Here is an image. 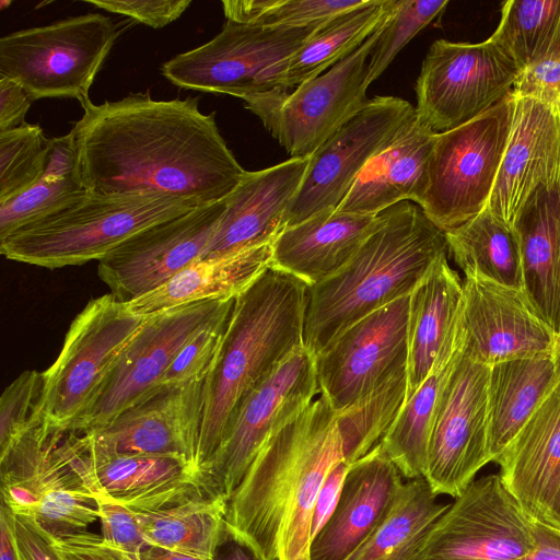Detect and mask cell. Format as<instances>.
Returning a JSON list of instances; mask_svg holds the SVG:
<instances>
[{
  "label": "cell",
  "mask_w": 560,
  "mask_h": 560,
  "mask_svg": "<svg viewBox=\"0 0 560 560\" xmlns=\"http://www.w3.org/2000/svg\"><path fill=\"white\" fill-rule=\"evenodd\" d=\"M71 129L77 176L104 194H156L212 203L225 199L245 170L229 149L214 113L199 97L153 100L150 92L94 104L79 101Z\"/></svg>",
  "instance_id": "cell-1"
},
{
  "label": "cell",
  "mask_w": 560,
  "mask_h": 560,
  "mask_svg": "<svg viewBox=\"0 0 560 560\" xmlns=\"http://www.w3.org/2000/svg\"><path fill=\"white\" fill-rule=\"evenodd\" d=\"M341 459L336 411L319 395L260 448L228 501L226 529L261 560L299 559L317 493Z\"/></svg>",
  "instance_id": "cell-2"
},
{
  "label": "cell",
  "mask_w": 560,
  "mask_h": 560,
  "mask_svg": "<svg viewBox=\"0 0 560 560\" xmlns=\"http://www.w3.org/2000/svg\"><path fill=\"white\" fill-rule=\"evenodd\" d=\"M447 253L445 233L417 203L382 211L352 258L308 287L304 347L316 357L353 323L411 294Z\"/></svg>",
  "instance_id": "cell-3"
},
{
  "label": "cell",
  "mask_w": 560,
  "mask_h": 560,
  "mask_svg": "<svg viewBox=\"0 0 560 560\" xmlns=\"http://www.w3.org/2000/svg\"><path fill=\"white\" fill-rule=\"evenodd\" d=\"M307 292L305 282L270 266L235 298L222 343L203 381L196 454L201 472L245 397L304 346Z\"/></svg>",
  "instance_id": "cell-4"
},
{
  "label": "cell",
  "mask_w": 560,
  "mask_h": 560,
  "mask_svg": "<svg viewBox=\"0 0 560 560\" xmlns=\"http://www.w3.org/2000/svg\"><path fill=\"white\" fill-rule=\"evenodd\" d=\"M0 481L1 501L52 538L89 532L100 520L103 489L81 434L42 418L0 450Z\"/></svg>",
  "instance_id": "cell-5"
},
{
  "label": "cell",
  "mask_w": 560,
  "mask_h": 560,
  "mask_svg": "<svg viewBox=\"0 0 560 560\" xmlns=\"http://www.w3.org/2000/svg\"><path fill=\"white\" fill-rule=\"evenodd\" d=\"M202 205L165 195L86 189L70 207L1 240L0 252L7 259L47 269L100 261L140 231Z\"/></svg>",
  "instance_id": "cell-6"
},
{
  "label": "cell",
  "mask_w": 560,
  "mask_h": 560,
  "mask_svg": "<svg viewBox=\"0 0 560 560\" xmlns=\"http://www.w3.org/2000/svg\"><path fill=\"white\" fill-rule=\"evenodd\" d=\"M322 24L276 27L226 20L211 40L165 61L161 73L180 89L242 100L289 92L283 86L289 61Z\"/></svg>",
  "instance_id": "cell-7"
},
{
  "label": "cell",
  "mask_w": 560,
  "mask_h": 560,
  "mask_svg": "<svg viewBox=\"0 0 560 560\" xmlns=\"http://www.w3.org/2000/svg\"><path fill=\"white\" fill-rule=\"evenodd\" d=\"M515 97L500 102L451 130L435 133L420 207L443 232L487 207L508 144Z\"/></svg>",
  "instance_id": "cell-8"
},
{
  "label": "cell",
  "mask_w": 560,
  "mask_h": 560,
  "mask_svg": "<svg viewBox=\"0 0 560 560\" xmlns=\"http://www.w3.org/2000/svg\"><path fill=\"white\" fill-rule=\"evenodd\" d=\"M147 318L131 313L110 293L89 301L72 320L57 359L42 373L40 418L70 431Z\"/></svg>",
  "instance_id": "cell-9"
},
{
  "label": "cell",
  "mask_w": 560,
  "mask_h": 560,
  "mask_svg": "<svg viewBox=\"0 0 560 560\" xmlns=\"http://www.w3.org/2000/svg\"><path fill=\"white\" fill-rule=\"evenodd\" d=\"M104 14L86 13L0 38V75L19 83L33 100L89 96L117 37Z\"/></svg>",
  "instance_id": "cell-10"
},
{
  "label": "cell",
  "mask_w": 560,
  "mask_h": 560,
  "mask_svg": "<svg viewBox=\"0 0 560 560\" xmlns=\"http://www.w3.org/2000/svg\"><path fill=\"white\" fill-rule=\"evenodd\" d=\"M384 23L354 52L293 92L243 100L291 158L310 156L369 103V60Z\"/></svg>",
  "instance_id": "cell-11"
},
{
  "label": "cell",
  "mask_w": 560,
  "mask_h": 560,
  "mask_svg": "<svg viewBox=\"0 0 560 560\" xmlns=\"http://www.w3.org/2000/svg\"><path fill=\"white\" fill-rule=\"evenodd\" d=\"M521 70L491 39L430 46L417 80V120L434 133L451 130L483 113L513 88Z\"/></svg>",
  "instance_id": "cell-12"
},
{
  "label": "cell",
  "mask_w": 560,
  "mask_h": 560,
  "mask_svg": "<svg viewBox=\"0 0 560 560\" xmlns=\"http://www.w3.org/2000/svg\"><path fill=\"white\" fill-rule=\"evenodd\" d=\"M318 392L315 357L301 346L242 401L202 468L211 492L229 501L267 440L303 411Z\"/></svg>",
  "instance_id": "cell-13"
},
{
  "label": "cell",
  "mask_w": 560,
  "mask_h": 560,
  "mask_svg": "<svg viewBox=\"0 0 560 560\" xmlns=\"http://www.w3.org/2000/svg\"><path fill=\"white\" fill-rule=\"evenodd\" d=\"M534 545V517L492 474L474 479L455 498L415 560H517Z\"/></svg>",
  "instance_id": "cell-14"
},
{
  "label": "cell",
  "mask_w": 560,
  "mask_h": 560,
  "mask_svg": "<svg viewBox=\"0 0 560 560\" xmlns=\"http://www.w3.org/2000/svg\"><path fill=\"white\" fill-rule=\"evenodd\" d=\"M415 107L396 96H376L308 156L285 228L325 210H335L376 155L413 121Z\"/></svg>",
  "instance_id": "cell-15"
},
{
  "label": "cell",
  "mask_w": 560,
  "mask_h": 560,
  "mask_svg": "<svg viewBox=\"0 0 560 560\" xmlns=\"http://www.w3.org/2000/svg\"><path fill=\"white\" fill-rule=\"evenodd\" d=\"M490 365L465 347L436 409L424 478L436 495L459 497L489 462Z\"/></svg>",
  "instance_id": "cell-16"
},
{
  "label": "cell",
  "mask_w": 560,
  "mask_h": 560,
  "mask_svg": "<svg viewBox=\"0 0 560 560\" xmlns=\"http://www.w3.org/2000/svg\"><path fill=\"white\" fill-rule=\"evenodd\" d=\"M410 294L350 325L315 357L319 394L338 412L406 365Z\"/></svg>",
  "instance_id": "cell-17"
},
{
  "label": "cell",
  "mask_w": 560,
  "mask_h": 560,
  "mask_svg": "<svg viewBox=\"0 0 560 560\" xmlns=\"http://www.w3.org/2000/svg\"><path fill=\"white\" fill-rule=\"evenodd\" d=\"M225 205H202L140 231L98 261V277L122 303L160 288L202 258Z\"/></svg>",
  "instance_id": "cell-18"
},
{
  "label": "cell",
  "mask_w": 560,
  "mask_h": 560,
  "mask_svg": "<svg viewBox=\"0 0 560 560\" xmlns=\"http://www.w3.org/2000/svg\"><path fill=\"white\" fill-rule=\"evenodd\" d=\"M233 299L198 301L149 316L92 406L70 431L101 428L161 384L178 350Z\"/></svg>",
  "instance_id": "cell-19"
},
{
  "label": "cell",
  "mask_w": 560,
  "mask_h": 560,
  "mask_svg": "<svg viewBox=\"0 0 560 560\" xmlns=\"http://www.w3.org/2000/svg\"><path fill=\"white\" fill-rule=\"evenodd\" d=\"M203 381L159 385L107 424L80 434L93 455L170 456L197 467Z\"/></svg>",
  "instance_id": "cell-20"
},
{
  "label": "cell",
  "mask_w": 560,
  "mask_h": 560,
  "mask_svg": "<svg viewBox=\"0 0 560 560\" xmlns=\"http://www.w3.org/2000/svg\"><path fill=\"white\" fill-rule=\"evenodd\" d=\"M462 320L466 352L487 365L560 350V336L525 289L465 277Z\"/></svg>",
  "instance_id": "cell-21"
},
{
  "label": "cell",
  "mask_w": 560,
  "mask_h": 560,
  "mask_svg": "<svg viewBox=\"0 0 560 560\" xmlns=\"http://www.w3.org/2000/svg\"><path fill=\"white\" fill-rule=\"evenodd\" d=\"M558 184L560 115L534 100L515 97L508 144L487 208L514 228L532 194Z\"/></svg>",
  "instance_id": "cell-22"
},
{
  "label": "cell",
  "mask_w": 560,
  "mask_h": 560,
  "mask_svg": "<svg viewBox=\"0 0 560 560\" xmlns=\"http://www.w3.org/2000/svg\"><path fill=\"white\" fill-rule=\"evenodd\" d=\"M404 483L380 443L352 463L334 511L310 544V560H348L386 517Z\"/></svg>",
  "instance_id": "cell-23"
},
{
  "label": "cell",
  "mask_w": 560,
  "mask_h": 560,
  "mask_svg": "<svg viewBox=\"0 0 560 560\" xmlns=\"http://www.w3.org/2000/svg\"><path fill=\"white\" fill-rule=\"evenodd\" d=\"M307 164L308 156L290 158L260 171H246L225 198V209L201 259L272 243L285 228Z\"/></svg>",
  "instance_id": "cell-24"
},
{
  "label": "cell",
  "mask_w": 560,
  "mask_h": 560,
  "mask_svg": "<svg viewBox=\"0 0 560 560\" xmlns=\"http://www.w3.org/2000/svg\"><path fill=\"white\" fill-rule=\"evenodd\" d=\"M377 215L325 210L284 228L272 242L271 267L312 287L341 269L375 228Z\"/></svg>",
  "instance_id": "cell-25"
},
{
  "label": "cell",
  "mask_w": 560,
  "mask_h": 560,
  "mask_svg": "<svg viewBox=\"0 0 560 560\" xmlns=\"http://www.w3.org/2000/svg\"><path fill=\"white\" fill-rule=\"evenodd\" d=\"M495 463L513 495L541 520L560 489V384Z\"/></svg>",
  "instance_id": "cell-26"
},
{
  "label": "cell",
  "mask_w": 560,
  "mask_h": 560,
  "mask_svg": "<svg viewBox=\"0 0 560 560\" xmlns=\"http://www.w3.org/2000/svg\"><path fill=\"white\" fill-rule=\"evenodd\" d=\"M91 455L103 491L136 513L159 511L203 494L215 495L203 474L182 458Z\"/></svg>",
  "instance_id": "cell-27"
},
{
  "label": "cell",
  "mask_w": 560,
  "mask_h": 560,
  "mask_svg": "<svg viewBox=\"0 0 560 560\" xmlns=\"http://www.w3.org/2000/svg\"><path fill=\"white\" fill-rule=\"evenodd\" d=\"M435 133L416 120L363 168L336 209L377 215L402 201L420 206Z\"/></svg>",
  "instance_id": "cell-28"
},
{
  "label": "cell",
  "mask_w": 560,
  "mask_h": 560,
  "mask_svg": "<svg viewBox=\"0 0 560 560\" xmlns=\"http://www.w3.org/2000/svg\"><path fill=\"white\" fill-rule=\"evenodd\" d=\"M271 257L272 243H267L198 259L126 305L135 315L149 317L198 301L236 298L271 266Z\"/></svg>",
  "instance_id": "cell-29"
},
{
  "label": "cell",
  "mask_w": 560,
  "mask_h": 560,
  "mask_svg": "<svg viewBox=\"0 0 560 560\" xmlns=\"http://www.w3.org/2000/svg\"><path fill=\"white\" fill-rule=\"evenodd\" d=\"M560 384V350L490 365L489 452L494 462Z\"/></svg>",
  "instance_id": "cell-30"
},
{
  "label": "cell",
  "mask_w": 560,
  "mask_h": 560,
  "mask_svg": "<svg viewBox=\"0 0 560 560\" xmlns=\"http://www.w3.org/2000/svg\"><path fill=\"white\" fill-rule=\"evenodd\" d=\"M514 229L521 245L524 289L560 336V184L538 187Z\"/></svg>",
  "instance_id": "cell-31"
},
{
  "label": "cell",
  "mask_w": 560,
  "mask_h": 560,
  "mask_svg": "<svg viewBox=\"0 0 560 560\" xmlns=\"http://www.w3.org/2000/svg\"><path fill=\"white\" fill-rule=\"evenodd\" d=\"M463 281L441 258L410 294L407 398L429 375L462 310ZM406 398V399H407Z\"/></svg>",
  "instance_id": "cell-32"
},
{
  "label": "cell",
  "mask_w": 560,
  "mask_h": 560,
  "mask_svg": "<svg viewBox=\"0 0 560 560\" xmlns=\"http://www.w3.org/2000/svg\"><path fill=\"white\" fill-rule=\"evenodd\" d=\"M462 310L457 325L432 370L406 399L380 444L407 480L424 476L429 440L444 386L465 347Z\"/></svg>",
  "instance_id": "cell-33"
},
{
  "label": "cell",
  "mask_w": 560,
  "mask_h": 560,
  "mask_svg": "<svg viewBox=\"0 0 560 560\" xmlns=\"http://www.w3.org/2000/svg\"><path fill=\"white\" fill-rule=\"evenodd\" d=\"M445 233L447 249L466 277H479L524 289L518 235L486 207Z\"/></svg>",
  "instance_id": "cell-34"
},
{
  "label": "cell",
  "mask_w": 560,
  "mask_h": 560,
  "mask_svg": "<svg viewBox=\"0 0 560 560\" xmlns=\"http://www.w3.org/2000/svg\"><path fill=\"white\" fill-rule=\"evenodd\" d=\"M389 8L390 0H366L323 23L291 57L284 89H295L354 52L385 22Z\"/></svg>",
  "instance_id": "cell-35"
},
{
  "label": "cell",
  "mask_w": 560,
  "mask_h": 560,
  "mask_svg": "<svg viewBox=\"0 0 560 560\" xmlns=\"http://www.w3.org/2000/svg\"><path fill=\"white\" fill-rule=\"evenodd\" d=\"M228 501L203 494L153 512L136 513L150 546L210 560L226 534Z\"/></svg>",
  "instance_id": "cell-36"
},
{
  "label": "cell",
  "mask_w": 560,
  "mask_h": 560,
  "mask_svg": "<svg viewBox=\"0 0 560 560\" xmlns=\"http://www.w3.org/2000/svg\"><path fill=\"white\" fill-rule=\"evenodd\" d=\"M436 498L424 477L405 482L386 517L348 560H415L428 532L450 506Z\"/></svg>",
  "instance_id": "cell-37"
},
{
  "label": "cell",
  "mask_w": 560,
  "mask_h": 560,
  "mask_svg": "<svg viewBox=\"0 0 560 560\" xmlns=\"http://www.w3.org/2000/svg\"><path fill=\"white\" fill-rule=\"evenodd\" d=\"M520 70L548 58H560V0H509L489 37Z\"/></svg>",
  "instance_id": "cell-38"
},
{
  "label": "cell",
  "mask_w": 560,
  "mask_h": 560,
  "mask_svg": "<svg viewBox=\"0 0 560 560\" xmlns=\"http://www.w3.org/2000/svg\"><path fill=\"white\" fill-rule=\"evenodd\" d=\"M407 398V368H399L371 392L336 412L343 459L348 464L377 445L397 418Z\"/></svg>",
  "instance_id": "cell-39"
},
{
  "label": "cell",
  "mask_w": 560,
  "mask_h": 560,
  "mask_svg": "<svg viewBox=\"0 0 560 560\" xmlns=\"http://www.w3.org/2000/svg\"><path fill=\"white\" fill-rule=\"evenodd\" d=\"M48 142L37 124L0 132V203L42 178Z\"/></svg>",
  "instance_id": "cell-40"
},
{
  "label": "cell",
  "mask_w": 560,
  "mask_h": 560,
  "mask_svg": "<svg viewBox=\"0 0 560 560\" xmlns=\"http://www.w3.org/2000/svg\"><path fill=\"white\" fill-rule=\"evenodd\" d=\"M447 0H390L387 19L369 60V83L375 81L397 54L438 15Z\"/></svg>",
  "instance_id": "cell-41"
},
{
  "label": "cell",
  "mask_w": 560,
  "mask_h": 560,
  "mask_svg": "<svg viewBox=\"0 0 560 560\" xmlns=\"http://www.w3.org/2000/svg\"><path fill=\"white\" fill-rule=\"evenodd\" d=\"M86 189L78 178L48 182L43 178L0 203V241L16 230L50 217L75 203Z\"/></svg>",
  "instance_id": "cell-42"
},
{
  "label": "cell",
  "mask_w": 560,
  "mask_h": 560,
  "mask_svg": "<svg viewBox=\"0 0 560 560\" xmlns=\"http://www.w3.org/2000/svg\"><path fill=\"white\" fill-rule=\"evenodd\" d=\"M234 301L189 337L174 357L160 385H184L206 378L222 343Z\"/></svg>",
  "instance_id": "cell-43"
},
{
  "label": "cell",
  "mask_w": 560,
  "mask_h": 560,
  "mask_svg": "<svg viewBox=\"0 0 560 560\" xmlns=\"http://www.w3.org/2000/svg\"><path fill=\"white\" fill-rule=\"evenodd\" d=\"M43 374L23 371L0 397V450L40 418Z\"/></svg>",
  "instance_id": "cell-44"
},
{
  "label": "cell",
  "mask_w": 560,
  "mask_h": 560,
  "mask_svg": "<svg viewBox=\"0 0 560 560\" xmlns=\"http://www.w3.org/2000/svg\"><path fill=\"white\" fill-rule=\"evenodd\" d=\"M366 0H266L255 24L306 27L355 9Z\"/></svg>",
  "instance_id": "cell-45"
},
{
  "label": "cell",
  "mask_w": 560,
  "mask_h": 560,
  "mask_svg": "<svg viewBox=\"0 0 560 560\" xmlns=\"http://www.w3.org/2000/svg\"><path fill=\"white\" fill-rule=\"evenodd\" d=\"M102 537L127 560H141L147 542L132 510L116 502L104 491L97 497Z\"/></svg>",
  "instance_id": "cell-46"
},
{
  "label": "cell",
  "mask_w": 560,
  "mask_h": 560,
  "mask_svg": "<svg viewBox=\"0 0 560 560\" xmlns=\"http://www.w3.org/2000/svg\"><path fill=\"white\" fill-rule=\"evenodd\" d=\"M512 93L539 102L560 115V58L544 59L522 70Z\"/></svg>",
  "instance_id": "cell-47"
},
{
  "label": "cell",
  "mask_w": 560,
  "mask_h": 560,
  "mask_svg": "<svg viewBox=\"0 0 560 560\" xmlns=\"http://www.w3.org/2000/svg\"><path fill=\"white\" fill-rule=\"evenodd\" d=\"M98 9L129 16L130 19L162 28L177 20L190 5V0H86Z\"/></svg>",
  "instance_id": "cell-48"
},
{
  "label": "cell",
  "mask_w": 560,
  "mask_h": 560,
  "mask_svg": "<svg viewBox=\"0 0 560 560\" xmlns=\"http://www.w3.org/2000/svg\"><path fill=\"white\" fill-rule=\"evenodd\" d=\"M13 530L20 560H61L52 537L33 518L13 513Z\"/></svg>",
  "instance_id": "cell-49"
},
{
  "label": "cell",
  "mask_w": 560,
  "mask_h": 560,
  "mask_svg": "<svg viewBox=\"0 0 560 560\" xmlns=\"http://www.w3.org/2000/svg\"><path fill=\"white\" fill-rule=\"evenodd\" d=\"M61 560H127L102 535L91 532L52 538Z\"/></svg>",
  "instance_id": "cell-50"
},
{
  "label": "cell",
  "mask_w": 560,
  "mask_h": 560,
  "mask_svg": "<svg viewBox=\"0 0 560 560\" xmlns=\"http://www.w3.org/2000/svg\"><path fill=\"white\" fill-rule=\"evenodd\" d=\"M350 467L345 459L338 462L326 476L314 503L311 520V541L319 533L334 511Z\"/></svg>",
  "instance_id": "cell-51"
},
{
  "label": "cell",
  "mask_w": 560,
  "mask_h": 560,
  "mask_svg": "<svg viewBox=\"0 0 560 560\" xmlns=\"http://www.w3.org/2000/svg\"><path fill=\"white\" fill-rule=\"evenodd\" d=\"M77 171L78 156L73 132L50 138L42 178L48 182L78 178Z\"/></svg>",
  "instance_id": "cell-52"
},
{
  "label": "cell",
  "mask_w": 560,
  "mask_h": 560,
  "mask_svg": "<svg viewBox=\"0 0 560 560\" xmlns=\"http://www.w3.org/2000/svg\"><path fill=\"white\" fill-rule=\"evenodd\" d=\"M32 102L19 83L0 75V132L25 125Z\"/></svg>",
  "instance_id": "cell-53"
},
{
  "label": "cell",
  "mask_w": 560,
  "mask_h": 560,
  "mask_svg": "<svg viewBox=\"0 0 560 560\" xmlns=\"http://www.w3.org/2000/svg\"><path fill=\"white\" fill-rule=\"evenodd\" d=\"M535 545L517 560H560V527L534 517Z\"/></svg>",
  "instance_id": "cell-54"
},
{
  "label": "cell",
  "mask_w": 560,
  "mask_h": 560,
  "mask_svg": "<svg viewBox=\"0 0 560 560\" xmlns=\"http://www.w3.org/2000/svg\"><path fill=\"white\" fill-rule=\"evenodd\" d=\"M0 560H20L13 530V512L2 501L0 505Z\"/></svg>",
  "instance_id": "cell-55"
},
{
  "label": "cell",
  "mask_w": 560,
  "mask_h": 560,
  "mask_svg": "<svg viewBox=\"0 0 560 560\" xmlns=\"http://www.w3.org/2000/svg\"><path fill=\"white\" fill-rule=\"evenodd\" d=\"M210 560H261L245 542L234 537L226 529V534L218 546Z\"/></svg>",
  "instance_id": "cell-56"
},
{
  "label": "cell",
  "mask_w": 560,
  "mask_h": 560,
  "mask_svg": "<svg viewBox=\"0 0 560 560\" xmlns=\"http://www.w3.org/2000/svg\"><path fill=\"white\" fill-rule=\"evenodd\" d=\"M141 560H208L202 557L149 546L141 553Z\"/></svg>",
  "instance_id": "cell-57"
},
{
  "label": "cell",
  "mask_w": 560,
  "mask_h": 560,
  "mask_svg": "<svg viewBox=\"0 0 560 560\" xmlns=\"http://www.w3.org/2000/svg\"><path fill=\"white\" fill-rule=\"evenodd\" d=\"M541 521L560 527V489L541 517Z\"/></svg>",
  "instance_id": "cell-58"
},
{
  "label": "cell",
  "mask_w": 560,
  "mask_h": 560,
  "mask_svg": "<svg viewBox=\"0 0 560 560\" xmlns=\"http://www.w3.org/2000/svg\"><path fill=\"white\" fill-rule=\"evenodd\" d=\"M296 560H310V549Z\"/></svg>",
  "instance_id": "cell-59"
},
{
  "label": "cell",
  "mask_w": 560,
  "mask_h": 560,
  "mask_svg": "<svg viewBox=\"0 0 560 560\" xmlns=\"http://www.w3.org/2000/svg\"><path fill=\"white\" fill-rule=\"evenodd\" d=\"M10 4H11V1H4V0L0 1L1 9H4L5 5H10Z\"/></svg>",
  "instance_id": "cell-60"
}]
</instances>
